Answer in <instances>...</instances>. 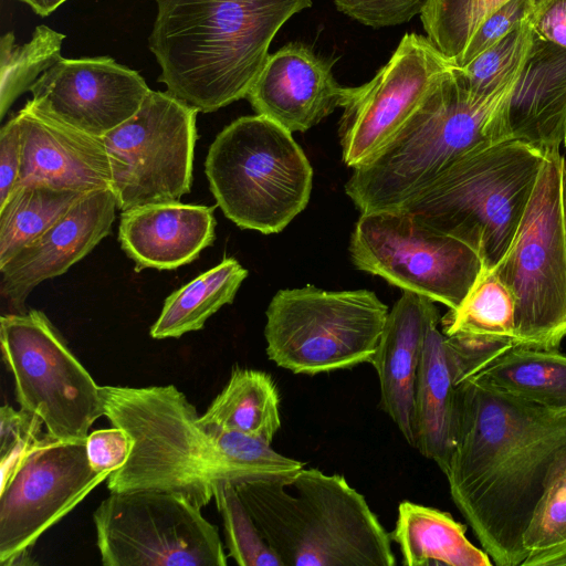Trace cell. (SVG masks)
Listing matches in <instances>:
<instances>
[{"mask_svg":"<svg viewBox=\"0 0 566 566\" xmlns=\"http://www.w3.org/2000/svg\"><path fill=\"white\" fill-rule=\"evenodd\" d=\"M459 429L444 473L453 503L496 566H521L523 536L555 462L566 453V409L458 384Z\"/></svg>","mask_w":566,"mask_h":566,"instance_id":"cell-1","label":"cell"},{"mask_svg":"<svg viewBox=\"0 0 566 566\" xmlns=\"http://www.w3.org/2000/svg\"><path fill=\"white\" fill-rule=\"evenodd\" d=\"M313 0H157L149 35L164 83L198 112L247 97L281 27Z\"/></svg>","mask_w":566,"mask_h":566,"instance_id":"cell-2","label":"cell"},{"mask_svg":"<svg viewBox=\"0 0 566 566\" xmlns=\"http://www.w3.org/2000/svg\"><path fill=\"white\" fill-rule=\"evenodd\" d=\"M283 566H395L391 535L343 475L302 468L234 485Z\"/></svg>","mask_w":566,"mask_h":566,"instance_id":"cell-3","label":"cell"},{"mask_svg":"<svg viewBox=\"0 0 566 566\" xmlns=\"http://www.w3.org/2000/svg\"><path fill=\"white\" fill-rule=\"evenodd\" d=\"M514 83L480 96L450 67L389 144L354 169L348 197L361 213L400 208L457 160L494 143L491 123Z\"/></svg>","mask_w":566,"mask_h":566,"instance_id":"cell-4","label":"cell"},{"mask_svg":"<svg viewBox=\"0 0 566 566\" xmlns=\"http://www.w3.org/2000/svg\"><path fill=\"white\" fill-rule=\"evenodd\" d=\"M547 154L505 140L452 164L398 209L474 249L493 270L507 252Z\"/></svg>","mask_w":566,"mask_h":566,"instance_id":"cell-5","label":"cell"},{"mask_svg":"<svg viewBox=\"0 0 566 566\" xmlns=\"http://www.w3.org/2000/svg\"><path fill=\"white\" fill-rule=\"evenodd\" d=\"M105 417L132 440L127 461L108 475L111 492L155 490L202 509L222 481L219 460L196 407L174 385L101 386Z\"/></svg>","mask_w":566,"mask_h":566,"instance_id":"cell-6","label":"cell"},{"mask_svg":"<svg viewBox=\"0 0 566 566\" xmlns=\"http://www.w3.org/2000/svg\"><path fill=\"white\" fill-rule=\"evenodd\" d=\"M205 171L224 216L264 234L281 232L305 209L313 184L292 133L259 114L239 117L216 136Z\"/></svg>","mask_w":566,"mask_h":566,"instance_id":"cell-7","label":"cell"},{"mask_svg":"<svg viewBox=\"0 0 566 566\" xmlns=\"http://www.w3.org/2000/svg\"><path fill=\"white\" fill-rule=\"evenodd\" d=\"M387 315V306L367 290H281L266 310L268 357L311 376L370 364Z\"/></svg>","mask_w":566,"mask_h":566,"instance_id":"cell-8","label":"cell"},{"mask_svg":"<svg viewBox=\"0 0 566 566\" xmlns=\"http://www.w3.org/2000/svg\"><path fill=\"white\" fill-rule=\"evenodd\" d=\"M565 164L559 151L547 154L513 241L493 269L515 298L522 346L558 349L566 337Z\"/></svg>","mask_w":566,"mask_h":566,"instance_id":"cell-9","label":"cell"},{"mask_svg":"<svg viewBox=\"0 0 566 566\" xmlns=\"http://www.w3.org/2000/svg\"><path fill=\"white\" fill-rule=\"evenodd\" d=\"M0 343L20 408L38 415L55 438L87 439L105 416L101 386L48 316L39 310L2 314Z\"/></svg>","mask_w":566,"mask_h":566,"instance_id":"cell-10","label":"cell"},{"mask_svg":"<svg viewBox=\"0 0 566 566\" xmlns=\"http://www.w3.org/2000/svg\"><path fill=\"white\" fill-rule=\"evenodd\" d=\"M93 522L105 566L228 564L218 527L200 507L170 492H111Z\"/></svg>","mask_w":566,"mask_h":566,"instance_id":"cell-11","label":"cell"},{"mask_svg":"<svg viewBox=\"0 0 566 566\" xmlns=\"http://www.w3.org/2000/svg\"><path fill=\"white\" fill-rule=\"evenodd\" d=\"M354 264L402 291L457 308L484 269L467 243L403 209L361 213L349 244Z\"/></svg>","mask_w":566,"mask_h":566,"instance_id":"cell-12","label":"cell"},{"mask_svg":"<svg viewBox=\"0 0 566 566\" xmlns=\"http://www.w3.org/2000/svg\"><path fill=\"white\" fill-rule=\"evenodd\" d=\"M197 113L168 91H150L130 118L103 136L117 209L180 201L190 192Z\"/></svg>","mask_w":566,"mask_h":566,"instance_id":"cell-13","label":"cell"},{"mask_svg":"<svg viewBox=\"0 0 566 566\" xmlns=\"http://www.w3.org/2000/svg\"><path fill=\"white\" fill-rule=\"evenodd\" d=\"M108 475L92 469L86 439L41 436L0 488V565L31 549Z\"/></svg>","mask_w":566,"mask_h":566,"instance_id":"cell-14","label":"cell"},{"mask_svg":"<svg viewBox=\"0 0 566 566\" xmlns=\"http://www.w3.org/2000/svg\"><path fill=\"white\" fill-rule=\"evenodd\" d=\"M453 65L427 36L405 34L369 82L348 88L339 123L346 166L355 169L373 160Z\"/></svg>","mask_w":566,"mask_h":566,"instance_id":"cell-15","label":"cell"},{"mask_svg":"<svg viewBox=\"0 0 566 566\" xmlns=\"http://www.w3.org/2000/svg\"><path fill=\"white\" fill-rule=\"evenodd\" d=\"M150 91L142 75L112 57H60L31 87L28 103L66 125L103 137L130 118Z\"/></svg>","mask_w":566,"mask_h":566,"instance_id":"cell-16","label":"cell"},{"mask_svg":"<svg viewBox=\"0 0 566 566\" xmlns=\"http://www.w3.org/2000/svg\"><path fill=\"white\" fill-rule=\"evenodd\" d=\"M116 209L111 188L90 191L64 217L1 265L0 294L9 313L27 312V298L40 283L65 273L107 237Z\"/></svg>","mask_w":566,"mask_h":566,"instance_id":"cell-17","label":"cell"},{"mask_svg":"<svg viewBox=\"0 0 566 566\" xmlns=\"http://www.w3.org/2000/svg\"><path fill=\"white\" fill-rule=\"evenodd\" d=\"M566 132V48L533 36L521 72L491 123L494 143L559 151Z\"/></svg>","mask_w":566,"mask_h":566,"instance_id":"cell-18","label":"cell"},{"mask_svg":"<svg viewBox=\"0 0 566 566\" xmlns=\"http://www.w3.org/2000/svg\"><path fill=\"white\" fill-rule=\"evenodd\" d=\"M348 88L337 83L331 62L303 44L290 43L270 54L247 98L256 114L294 133L342 107Z\"/></svg>","mask_w":566,"mask_h":566,"instance_id":"cell-19","label":"cell"},{"mask_svg":"<svg viewBox=\"0 0 566 566\" xmlns=\"http://www.w3.org/2000/svg\"><path fill=\"white\" fill-rule=\"evenodd\" d=\"M14 116L21 138L17 186L43 184L80 191L111 188V163L103 137L66 125L28 102Z\"/></svg>","mask_w":566,"mask_h":566,"instance_id":"cell-20","label":"cell"},{"mask_svg":"<svg viewBox=\"0 0 566 566\" xmlns=\"http://www.w3.org/2000/svg\"><path fill=\"white\" fill-rule=\"evenodd\" d=\"M214 207L159 202L122 211L118 241L135 270H175L214 241Z\"/></svg>","mask_w":566,"mask_h":566,"instance_id":"cell-21","label":"cell"},{"mask_svg":"<svg viewBox=\"0 0 566 566\" xmlns=\"http://www.w3.org/2000/svg\"><path fill=\"white\" fill-rule=\"evenodd\" d=\"M437 311L432 300L403 291L388 312L370 363L379 378L381 408L412 447L415 384L426 327Z\"/></svg>","mask_w":566,"mask_h":566,"instance_id":"cell-22","label":"cell"},{"mask_svg":"<svg viewBox=\"0 0 566 566\" xmlns=\"http://www.w3.org/2000/svg\"><path fill=\"white\" fill-rule=\"evenodd\" d=\"M439 323L437 311L426 327L415 384L413 448L446 473L458 438L460 379L451 347Z\"/></svg>","mask_w":566,"mask_h":566,"instance_id":"cell-23","label":"cell"},{"mask_svg":"<svg viewBox=\"0 0 566 566\" xmlns=\"http://www.w3.org/2000/svg\"><path fill=\"white\" fill-rule=\"evenodd\" d=\"M467 526L448 512L403 501L391 539L406 566H491L484 549L465 536Z\"/></svg>","mask_w":566,"mask_h":566,"instance_id":"cell-24","label":"cell"},{"mask_svg":"<svg viewBox=\"0 0 566 566\" xmlns=\"http://www.w3.org/2000/svg\"><path fill=\"white\" fill-rule=\"evenodd\" d=\"M198 421L201 427L237 431L271 443L281 427L280 398L271 376L233 368L228 384Z\"/></svg>","mask_w":566,"mask_h":566,"instance_id":"cell-25","label":"cell"},{"mask_svg":"<svg viewBox=\"0 0 566 566\" xmlns=\"http://www.w3.org/2000/svg\"><path fill=\"white\" fill-rule=\"evenodd\" d=\"M473 376L526 401L566 409V356L557 349L515 345Z\"/></svg>","mask_w":566,"mask_h":566,"instance_id":"cell-26","label":"cell"},{"mask_svg":"<svg viewBox=\"0 0 566 566\" xmlns=\"http://www.w3.org/2000/svg\"><path fill=\"white\" fill-rule=\"evenodd\" d=\"M247 276L248 271L235 259H223L165 300L150 327V336L155 339L178 338L201 329L210 316L233 302Z\"/></svg>","mask_w":566,"mask_h":566,"instance_id":"cell-27","label":"cell"},{"mask_svg":"<svg viewBox=\"0 0 566 566\" xmlns=\"http://www.w3.org/2000/svg\"><path fill=\"white\" fill-rule=\"evenodd\" d=\"M90 191L17 186L0 205V266L64 217Z\"/></svg>","mask_w":566,"mask_h":566,"instance_id":"cell-28","label":"cell"},{"mask_svg":"<svg viewBox=\"0 0 566 566\" xmlns=\"http://www.w3.org/2000/svg\"><path fill=\"white\" fill-rule=\"evenodd\" d=\"M446 336L480 335L517 343L516 303L494 270L483 269L461 304L440 319Z\"/></svg>","mask_w":566,"mask_h":566,"instance_id":"cell-29","label":"cell"},{"mask_svg":"<svg viewBox=\"0 0 566 566\" xmlns=\"http://www.w3.org/2000/svg\"><path fill=\"white\" fill-rule=\"evenodd\" d=\"M65 35L39 25L30 41L15 44L14 35L8 32L0 41V118L12 104L61 56Z\"/></svg>","mask_w":566,"mask_h":566,"instance_id":"cell-30","label":"cell"},{"mask_svg":"<svg viewBox=\"0 0 566 566\" xmlns=\"http://www.w3.org/2000/svg\"><path fill=\"white\" fill-rule=\"evenodd\" d=\"M213 443L222 481L234 485L293 476L304 463L277 453L261 439L217 427H202Z\"/></svg>","mask_w":566,"mask_h":566,"instance_id":"cell-31","label":"cell"},{"mask_svg":"<svg viewBox=\"0 0 566 566\" xmlns=\"http://www.w3.org/2000/svg\"><path fill=\"white\" fill-rule=\"evenodd\" d=\"M530 20L523 22L495 44L458 70L468 88L490 96L517 78L533 43Z\"/></svg>","mask_w":566,"mask_h":566,"instance_id":"cell-32","label":"cell"},{"mask_svg":"<svg viewBox=\"0 0 566 566\" xmlns=\"http://www.w3.org/2000/svg\"><path fill=\"white\" fill-rule=\"evenodd\" d=\"M507 1L428 0L420 17L427 38L454 63L481 22Z\"/></svg>","mask_w":566,"mask_h":566,"instance_id":"cell-33","label":"cell"},{"mask_svg":"<svg viewBox=\"0 0 566 566\" xmlns=\"http://www.w3.org/2000/svg\"><path fill=\"white\" fill-rule=\"evenodd\" d=\"M213 499L221 515L229 556L240 566H283L261 535L234 484L219 481Z\"/></svg>","mask_w":566,"mask_h":566,"instance_id":"cell-34","label":"cell"},{"mask_svg":"<svg viewBox=\"0 0 566 566\" xmlns=\"http://www.w3.org/2000/svg\"><path fill=\"white\" fill-rule=\"evenodd\" d=\"M566 539V453L553 465L532 520L523 536L528 551Z\"/></svg>","mask_w":566,"mask_h":566,"instance_id":"cell-35","label":"cell"},{"mask_svg":"<svg viewBox=\"0 0 566 566\" xmlns=\"http://www.w3.org/2000/svg\"><path fill=\"white\" fill-rule=\"evenodd\" d=\"M530 15L531 0H509L481 22L454 64H468L516 27L528 21Z\"/></svg>","mask_w":566,"mask_h":566,"instance_id":"cell-36","label":"cell"},{"mask_svg":"<svg viewBox=\"0 0 566 566\" xmlns=\"http://www.w3.org/2000/svg\"><path fill=\"white\" fill-rule=\"evenodd\" d=\"M42 419L28 410L11 406L0 409V462L17 465L41 437Z\"/></svg>","mask_w":566,"mask_h":566,"instance_id":"cell-37","label":"cell"},{"mask_svg":"<svg viewBox=\"0 0 566 566\" xmlns=\"http://www.w3.org/2000/svg\"><path fill=\"white\" fill-rule=\"evenodd\" d=\"M339 11L371 28L405 23L420 14L428 0H334Z\"/></svg>","mask_w":566,"mask_h":566,"instance_id":"cell-38","label":"cell"},{"mask_svg":"<svg viewBox=\"0 0 566 566\" xmlns=\"http://www.w3.org/2000/svg\"><path fill=\"white\" fill-rule=\"evenodd\" d=\"M132 440L122 428L113 427L93 431L86 439V452L93 470L112 473L128 459Z\"/></svg>","mask_w":566,"mask_h":566,"instance_id":"cell-39","label":"cell"},{"mask_svg":"<svg viewBox=\"0 0 566 566\" xmlns=\"http://www.w3.org/2000/svg\"><path fill=\"white\" fill-rule=\"evenodd\" d=\"M21 167V138L15 116L0 130V205L17 186Z\"/></svg>","mask_w":566,"mask_h":566,"instance_id":"cell-40","label":"cell"},{"mask_svg":"<svg viewBox=\"0 0 566 566\" xmlns=\"http://www.w3.org/2000/svg\"><path fill=\"white\" fill-rule=\"evenodd\" d=\"M530 22L534 35L566 48V0H531Z\"/></svg>","mask_w":566,"mask_h":566,"instance_id":"cell-41","label":"cell"},{"mask_svg":"<svg viewBox=\"0 0 566 566\" xmlns=\"http://www.w3.org/2000/svg\"><path fill=\"white\" fill-rule=\"evenodd\" d=\"M521 566H566V539L531 551Z\"/></svg>","mask_w":566,"mask_h":566,"instance_id":"cell-42","label":"cell"},{"mask_svg":"<svg viewBox=\"0 0 566 566\" xmlns=\"http://www.w3.org/2000/svg\"><path fill=\"white\" fill-rule=\"evenodd\" d=\"M28 4L36 14L46 17L67 0H18Z\"/></svg>","mask_w":566,"mask_h":566,"instance_id":"cell-43","label":"cell"},{"mask_svg":"<svg viewBox=\"0 0 566 566\" xmlns=\"http://www.w3.org/2000/svg\"><path fill=\"white\" fill-rule=\"evenodd\" d=\"M563 209H564V219H565V229H566V164L564 167V175H563Z\"/></svg>","mask_w":566,"mask_h":566,"instance_id":"cell-44","label":"cell"},{"mask_svg":"<svg viewBox=\"0 0 566 566\" xmlns=\"http://www.w3.org/2000/svg\"><path fill=\"white\" fill-rule=\"evenodd\" d=\"M563 144H564V145H565V147H566V132H565V137H564V142H563Z\"/></svg>","mask_w":566,"mask_h":566,"instance_id":"cell-45","label":"cell"}]
</instances>
